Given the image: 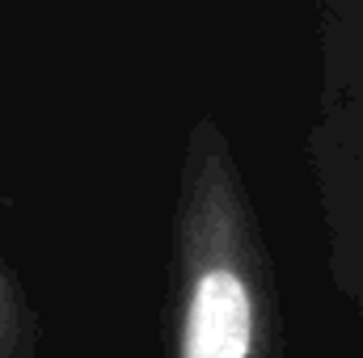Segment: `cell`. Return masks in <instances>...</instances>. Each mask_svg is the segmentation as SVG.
Returning a JSON list of instances; mask_svg holds the SVG:
<instances>
[{"instance_id": "obj_1", "label": "cell", "mask_w": 363, "mask_h": 358, "mask_svg": "<svg viewBox=\"0 0 363 358\" xmlns=\"http://www.w3.org/2000/svg\"><path fill=\"white\" fill-rule=\"evenodd\" d=\"M258 299L237 258H207L186 299L182 358H254Z\"/></svg>"}]
</instances>
